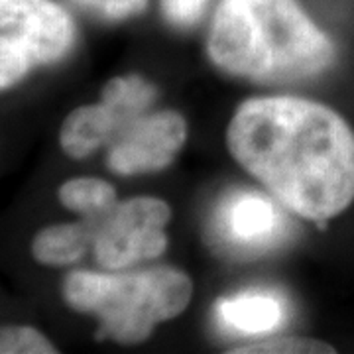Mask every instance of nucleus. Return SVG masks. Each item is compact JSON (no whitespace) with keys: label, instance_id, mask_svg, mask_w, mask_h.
I'll list each match as a JSON object with an SVG mask.
<instances>
[{"label":"nucleus","instance_id":"14","mask_svg":"<svg viewBox=\"0 0 354 354\" xmlns=\"http://www.w3.org/2000/svg\"><path fill=\"white\" fill-rule=\"evenodd\" d=\"M53 342L34 327H0V354H55Z\"/></svg>","mask_w":354,"mask_h":354},{"label":"nucleus","instance_id":"3","mask_svg":"<svg viewBox=\"0 0 354 354\" xmlns=\"http://www.w3.org/2000/svg\"><path fill=\"white\" fill-rule=\"evenodd\" d=\"M191 297V278L171 266L127 274L71 272L64 281L67 305L97 317L99 337L120 344L144 342L160 323L181 315Z\"/></svg>","mask_w":354,"mask_h":354},{"label":"nucleus","instance_id":"13","mask_svg":"<svg viewBox=\"0 0 354 354\" xmlns=\"http://www.w3.org/2000/svg\"><path fill=\"white\" fill-rule=\"evenodd\" d=\"M232 354H333L337 353L329 342L317 341L311 337H266L260 341L248 342L236 348Z\"/></svg>","mask_w":354,"mask_h":354},{"label":"nucleus","instance_id":"9","mask_svg":"<svg viewBox=\"0 0 354 354\" xmlns=\"http://www.w3.org/2000/svg\"><path fill=\"white\" fill-rule=\"evenodd\" d=\"M216 317L225 329L262 337L278 330L286 321V305L270 291H242L221 299Z\"/></svg>","mask_w":354,"mask_h":354},{"label":"nucleus","instance_id":"1","mask_svg":"<svg viewBox=\"0 0 354 354\" xmlns=\"http://www.w3.org/2000/svg\"><path fill=\"white\" fill-rule=\"evenodd\" d=\"M227 146L295 215L323 223L354 203V130L323 102L248 99L228 122Z\"/></svg>","mask_w":354,"mask_h":354},{"label":"nucleus","instance_id":"10","mask_svg":"<svg viewBox=\"0 0 354 354\" xmlns=\"http://www.w3.org/2000/svg\"><path fill=\"white\" fill-rule=\"evenodd\" d=\"M95 241V218L85 223L51 225L32 241V254L39 264L69 266L77 262Z\"/></svg>","mask_w":354,"mask_h":354},{"label":"nucleus","instance_id":"6","mask_svg":"<svg viewBox=\"0 0 354 354\" xmlns=\"http://www.w3.org/2000/svg\"><path fill=\"white\" fill-rule=\"evenodd\" d=\"M187 142V120L176 111L144 113L109 146L106 165L118 176L160 171Z\"/></svg>","mask_w":354,"mask_h":354},{"label":"nucleus","instance_id":"11","mask_svg":"<svg viewBox=\"0 0 354 354\" xmlns=\"http://www.w3.org/2000/svg\"><path fill=\"white\" fill-rule=\"evenodd\" d=\"M59 201L73 213L99 218L116 205V191L111 183L97 177H75L59 187Z\"/></svg>","mask_w":354,"mask_h":354},{"label":"nucleus","instance_id":"12","mask_svg":"<svg viewBox=\"0 0 354 354\" xmlns=\"http://www.w3.org/2000/svg\"><path fill=\"white\" fill-rule=\"evenodd\" d=\"M158 88L140 75H122L111 79L102 88V102L113 106L128 122L138 118L152 106Z\"/></svg>","mask_w":354,"mask_h":354},{"label":"nucleus","instance_id":"2","mask_svg":"<svg viewBox=\"0 0 354 354\" xmlns=\"http://www.w3.org/2000/svg\"><path fill=\"white\" fill-rule=\"evenodd\" d=\"M207 51L225 73L258 83H290L325 73L333 39L297 0H221Z\"/></svg>","mask_w":354,"mask_h":354},{"label":"nucleus","instance_id":"4","mask_svg":"<svg viewBox=\"0 0 354 354\" xmlns=\"http://www.w3.org/2000/svg\"><path fill=\"white\" fill-rule=\"evenodd\" d=\"M75 26L51 0H0V91L71 50Z\"/></svg>","mask_w":354,"mask_h":354},{"label":"nucleus","instance_id":"16","mask_svg":"<svg viewBox=\"0 0 354 354\" xmlns=\"http://www.w3.org/2000/svg\"><path fill=\"white\" fill-rule=\"evenodd\" d=\"M209 0H162L165 18L174 26L187 28L203 16Z\"/></svg>","mask_w":354,"mask_h":354},{"label":"nucleus","instance_id":"7","mask_svg":"<svg viewBox=\"0 0 354 354\" xmlns=\"http://www.w3.org/2000/svg\"><path fill=\"white\" fill-rule=\"evenodd\" d=\"M216 236L241 254L268 250L283 239L286 218L276 203L256 191L230 193L215 216Z\"/></svg>","mask_w":354,"mask_h":354},{"label":"nucleus","instance_id":"5","mask_svg":"<svg viewBox=\"0 0 354 354\" xmlns=\"http://www.w3.org/2000/svg\"><path fill=\"white\" fill-rule=\"evenodd\" d=\"M171 207L158 197H132L116 203L106 215L95 218V260L101 268L120 272L153 260L167 248L165 228Z\"/></svg>","mask_w":354,"mask_h":354},{"label":"nucleus","instance_id":"15","mask_svg":"<svg viewBox=\"0 0 354 354\" xmlns=\"http://www.w3.org/2000/svg\"><path fill=\"white\" fill-rule=\"evenodd\" d=\"M71 2L104 20H124L142 12L148 0H71Z\"/></svg>","mask_w":354,"mask_h":354},{"label":"nucleus","instance_id":"8","mask_svg":"<svg viewBox=\"0 0 354 354\" xmlns=\"http://www.w3.org/2000/svg\"><path fill=\"white\" fill-rule=\"evenodd\" d=\"M127 118L106 102L79 106L65 118L59 130V144L69 158H87L101 146H111L128 127Z\"/></svg>","mask_w":354,"mask_h":354}]
</instances>
